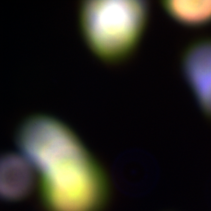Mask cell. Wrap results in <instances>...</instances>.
Here are the masks:
<instances>
[{
    "instance_id": "obj_3",
    "label": "cell",
    "mask_w": 211,
    "mask_h": 211,
    "mask_svg": "<svg viewBox=\"0 0 211 211\" xmlns=\"http://www.w3.org/2000/svg\"><path fill=\"white\" fill-rule=\"evenodd\" d=\"M0 166L1 190L4 197L17 199L28 193L33 176L30 167L24 160L16 155H5Z\"/></svg>"
},
{
    "instance_id": "obj_1",
    "label": "cell",
    "mask_w": 211,
    "mask_h": 211,
    "mask_svg": "<svg viewBox=\"0 0 211 211\" xmlns=\"http://www.w3.org/2000/svg\"><path fill=\"white\" fill-rule=\"evenodd\" d=\"M82 12L84 32L91 46L104 58L128 55L138 42L146 19L141 0H89Z\"/></svg>"
},
{
    "instance_id": "obj_4",
    "label": "cell",
    "mask_w": 211,
    "mask_h": 211,
    "mask_svg": "<svg viewBox=\"0 0 211 211\" xmlns=\"http://www.w3.org/2000/svg\"><path fill=\"white\" fill-rule=\"evenodd\" d=\"M162 4L172 17L185 25L197 26L211 21V0H164Z\"/></svg>"
},
{
    "instance_id": "obj_2",
    "label": "cell",
    "mask_w": 211,
    "mask_h": 211,
    "mask_svg": "<svg viewBox=\"0 0 211 211\" xmlns=\"http://www.w3.org/2000/svg\"><path fill=\"white\" fill-rule=\"evenodd\" d=\"M89 162L74 164L43 189L44 200L60 211H89L99 202L106 185Z\"/></svg>"
},
{
    "instance_id": "obj_5",
    "label": "cell",
    "mask_w": 211,
    "mask_h": 211,
    "mask_svg": "<svg viewBox=\"0 0 211 211\" xmlns=\"http://www.w3.org/2000/svg\"><path fill=\"white\" fill-rule=\"evenodd\" d=\"M188 77L200 99H211V55L199 62Z\"/></svg>"
}]
</instances>
